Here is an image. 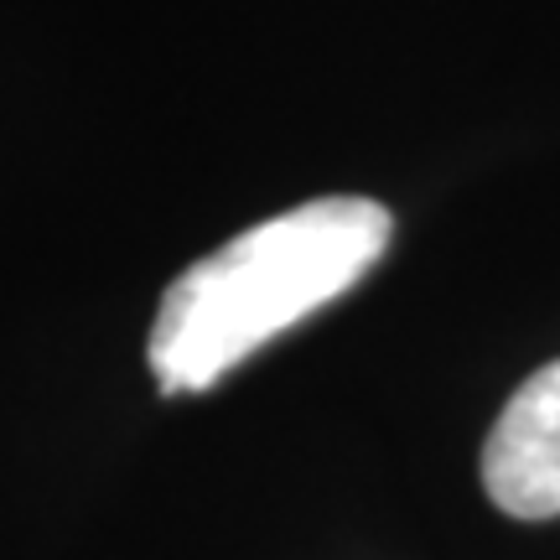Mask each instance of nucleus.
Returning a JSON list of instances; mask_svg holds the SVG:
<instances>
[{"instance_id":"obj_1","label":"nucleus","mask_w":560,"mask_h":560,"mask_svg":"<svg viewBox=\"0 0 560 560\" xmlns=\"http://www.w3.org/2000/svg\"><path fill=\"white\" fill-rule=\"evenodd\" d=\"M395 240L374 198H312L187 265L151 322L145 359L161 395H202L255 348L353 291Z\"/></svg>"},{"instance_id":"obj_2","label":"nucleus","mask_w":560,"mask_h":560,"mask_svg":"<svg viewBox=\"0 0 560 560\" xmlns=\"http://www.w3.org/2000/svg\"><path fill=\"white\" fill-rule=\"evenodd\" d=\"M482 488L514 520L560 514V359L509 395L482 446Z\"/></svg>"}]
</instances>
